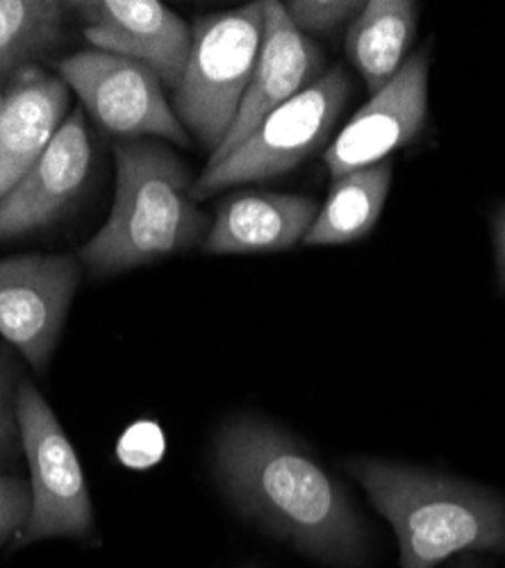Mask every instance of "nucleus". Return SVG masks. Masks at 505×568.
<instances>
[{"label":"nucleus","mask_w":505,"mask_h":568,"mask_svg":"<svg viewBox=\"0 0 505 568\" xmlns=\"http://www.w3.org/2000/svg\"><path fill=\"white\" fill-rule=\"evenodd\" d=\"M353 82L344 67H333L279 110H273L242 144L221 162L205 166L192 199L205 201L221 189L279 178L296 169L326 144Z\"/></svg>","instance_id":"39448f33"},{"label":"nucleus","mask_w":505,"mask_h":568,"mask_svg":"<svg viewBox=\"0 0 505 568\" xmlns=\"http://www.w3.org/2000/svg\"><path fill=\"white\" fill-rule=\"evenodd\" d=\"M117 192L103 227L80 248L97 275H114L185 253L205 242L208 216L192 199L190 169L155 141L114 149Z\"/></svg>","instance_id":"7ed1b4c3"},{"label":"nucleus","mask_w":505,"mask_h":568,"mask_svg":"<svg viewBox=\"0 0 505 568\" xmlns=\"http://www.w3.org/2000/svg\"><path fill=\"white\" fill-rule=\"evenodd\" d=\"M448 568H489V566H485L483 561H478L476 555L465 552V555H457Z\"/></svg>","instance_id":"4be33fe9"},{"label":"nucleus","mask_w":505,"mask_h":568,"mask_svg":"<svg viewBox=\"0 0 505 568\" xmlns=\"http://www.w3.org/2000/svg\"><path fill=\"white\" fill-rule=\"evenodd\" d=\"M349 476L396 535L401 568H437L465 552L505 557V496L381 457H351Z\"/></svg>","instance_id":"f03ea898"},{"label":"nucleus","mask_w":505,"mask_h":568,"mask_svg":"<svg viewBox=\"0 0 505 568\" xmlns=\"http://www.w3.org/2000/svg\"><path fill=\"white\" fill-rule=\"evenodd\" d=\"M264 30V3L216 12L192 26V51L173 112L201 146L219 151L253 78Z\"/></svg>","instance_id":"20e7f679"},{"label":"nucleus","mask_w":505,"mask_h":568,"mask_svg":"<svg viewBox=\"0 0 505 568\" xmlns=\"http://www.w3.org/2000/svg\"><path fill=\"white\" fill-rule=\"evenodd\" d=\"M69 87L60 75L26 67L0 93V199L34 166L67 121Z\"/></svg>","instance_id":"ddd939ff"},{"label":"nucleus","mask_w":505,"mask_h":568,"mask_svg":"<svg viewBox=\"0 0 505 568\" xmlns=\"http://www.w3.org/2000/svg\"><path fill=\"white\" fill-rule=\"evenodd\" d=\"M492 236H494V255L501 290L505 294V203L492 216Z\"/></svg>","instance_id":"412c9836"},{"label":"nucleus","mask_w":505,"mask_h":568,"mask_svg":"<svg viewBox=\"0 0 505 568\" xmlns=\"http://www.w3.org/2000/svg\"><path fill=\"white\" fill-rule=\"evenodd\" d=\"M80 277L82 262L71 255L0 257V337L37 371L58 348Z\"/></svg>","instance_id":"6e6552de"},{"label":"nucleus","mask_w":505,"mask_h":568,"mask_svg":"<svg viewBox=\"0 0 505 568\" xmlns=\"http://www.w3.org/2000/svg\"><path fill=\"white\" fill-rule=\"evenodd\" d=\"M21 448L30 468L32 514L14 548L43 539H82L94 530V509L78 453L53 407L23 381L17 400Z\"/></svg>","instance_id":"423d86ee"},{"label":"nucleus","mask_w":505,"mask_h":568,"mask_svg":"<svg viewBox=\"0 0 505 568\" xmlns=\"http://www.w3.org/2000/svg\"><path fill=\"white\" fill-rule=\"evenodd\" d=\"M428 49H422L405 60L387 87L351 116L324 153L335 180L390 160L394 151L422 134L428 121Z\"/></svg>","instance_id":"1a4fd4ad"},{"label":"nucleus","mask_w":505,"mask_h":568,"mask_svg":"<svg viewBox=\"0 0 505 568\" xmlns=\"http://www.w3.org/2000/svg\"><path fill=\"white\" fill-rule=\"evenodd\" d=\"M364 3L355 0H292L285 6L292 23L307 37L331 34L344 26H351L362 12Z\"/></svg>","instance_id":"6ab92c4d"},{"label":"nucleus","mask_w":505,"mask_h":568,"mask_svg":"<svg viewBox=\"0 0 505 568\" xmlns=\"http://www.w3.org/2000/svg\"><path fill=\"white\" fill-rule=\"evenodd\" d=\"M60 78L94 121L123 139L160 136L188 149L190 132L169 105L160 78L140 62L87 49L58 64Z\"/></svg>","instance_id":"0eeeda50"},{"label":"nucleus","mask_w":505,"mask_h":568,"mask_svg":"<svg viewBox=\"0 0 505 568\" xmlns=\"http://www.w3.org/2000/svg\"><path fill=\"white\" fill-rule=\"evenodd\" d=\"M324 69V53L287 17L283 3H264L262 45L253 78L242 99L235 123L208 166L231 155L242 141L281 105L310 87Z\"/></svg>","instance_id":"9b49d317"},{"label":"nucleus","mask_w":505,"mask_h":568,"mask_svg":"<svg viewBox=\"0 0 505 568\" xmlns=\"http://www.w3.org/2000/svg\"><path fill=\"white\" fill-rule=\"evenodd\" d=\"M64 6L53 0H0V93L62 39Z\"/></svg>","instance_id":"f3484780"},{"label":"nucleus","mask_w":505,"mask_h":568,"mask_svg":"<svg viewBox=\"0 0 505 568\" xmlns=\"http://www.w3.org/2000/svg\"><path fill=\"white\" fill-rule=\"evenodd\" d=\"M91 139L84 110H73L51 146L34 166L0 199V242L14 240L60 221L80 196L91 173Z\"/></svg>","instance_id":"f8f14e48"},{"label":"nucleus","mask_w":505,"mask_h":568,"mask_svg":"<svg viewBox=\"0 0 505 568\" xmlns=\"http://www.w3.org/2000/svg\"><path fill=\"white\" fill-rule=\"evenodd\" d=\"M420 6L410 0H372L346 30V58L366 89L378 93L405 64L417 34Z\"/></svg>","instance_id":"2eb2a0df"},{"label":"nucleus","mask_w":505,"mask_h":568,"mask_svg":"<svg viewBox=\"0 0 505 568\" xmlns=\"http://www.w3.org/2000/svg\"><path fill=\"white\" fill-rule=\"evenodd\" d=\"M392 160H385L337 178L326 203L319 207L303 244L342 246L364 240L383 214L392 186Z\"/></svg>","instance_id":"dca6fc26"},{"label":"nucleus","mask_w":505,"mask_h":568,"mask_svg":"<svg viewBox=\"0 0 505 568\" xmlns=\"http://www.w3.org/2000/svg\"><path fill=\"white\" fill-rule=\"evenodd\" d=\"M316 212V203L305 196L238 192L219 205L203 251L210 255L290 251L305 240Z\"/></svg>","instance_id":"4468645a"},{"label":"nucleus","mask_w":505,"mask_h":568,"mask_svg":"<svg viewBox=\"0 0 505 568\" xmlns=\"http://www.w3.org/2000/svg\"><path fill=\"white\" fill-rule=\"evenodd\" d=\"M84 19V39L151 69L175 89L192 51V28L158 0H91L73 3Z\"/></svg>","instance_id":"9d476101"},{"label":"nucleus","mask_w":505,"mask_h":568,"mask_svg":"<svg viewBox=\"0 0 505 568\" xmlns=\"http://www.w3.org/2000/svg\"><path fill=\"white\" fill-rule=\"evenodd\" d=\"M212 466L228 500L273 539L333 568L372 564V535L351 494L281 425L228 418L212 444Z\"/></svg>","instance_id":"f257e3e1"},{"label":"nucleus","mask_w":505,"mask_h":568,"mask_svg":"<svg viewBox=\"0 0 505 568\" xmlns=\"http://www.w3.org/2000/svg\"><path fill=\"white\" fill-rule=\"evenodd\" d=\"M21 366L17 357L0 346V468L10 466L21 448V430H19V389H21Z\"/></svg>","instance_id":"a211bd4d"},{"label":"nucleus","mask_w":505,"mask_h":568,"mask_svg":"<svg viewBox=\"0 0 505 568\" xmlns=\"http://www.w3.org/2000/svg\"><path fill=\"white\" fill-rule=\"evenodd\" d=\"M32 514L30 483L0 473V548L17 539Z\"/></svg>","instance_id":"aec40b11"}]
</instances>
